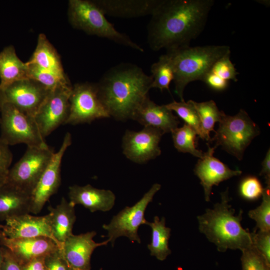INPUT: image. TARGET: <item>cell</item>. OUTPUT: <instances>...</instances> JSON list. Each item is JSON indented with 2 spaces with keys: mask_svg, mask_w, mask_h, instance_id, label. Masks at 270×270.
<instances>
[{
  "mask_svg": "<svg viewBox=\"0 0 270 270\" xmlns=\"http://www.w3.org/2000/svg\"><path fill=\"white\" fill-rule=\"evenodd\" d=\"M190 102L196 110L200 118L201 126L200 138L207 141L211 140L210 132L214 130L216 122H220L224 114L218 108L213 100L198 102L192 100Z\"/></svg>",
  "mask_w": 270,
  "mask_h": 270,
  "instance_id": "cell-27",
  "label": "cell"
},
{
  "mask_svg": "<svg viewBox=\"0 0 270 270\" xmlns=\"http://www.w3.org/2000/svg\"><path fill=\"white\" fill-rule=\"evenodd\" d=\"M220 202L214 204L213 208L197 216L198 228L208 240L214 244L220 252L228 249L244 250L252 246V233L244 229L241 224L243 211L238 215L229 204L232 198L228 188L220 193Z\"/></svg>",
  "mask_w": 270,
  "mask_h": 270,
  "instance_id": "cell-3",
  "label": "cell"
},
{
  "mask_svg": "<svg viewBox=\"0 0 270 270\" xmlns=\"http://www.w3.org/2000/svg\"><path fill=\"white\" fill-rule=\"evenodd\" d=\"M2 226V224H1ZM3 234L1 230V226L0 227V270H2V262L4 260V246L2 243V237Z\"/></svg>",
  "mask_w": 270,
  "mask_h": 270,
  "instance_id": "cell-43",
  "label": "cell"
},
{
  "mask_svg": "<svg viewBox=\"0 0 270 270\" xmlns=\"http://www.w3.org/2000/svg\"><path fill=\"white\" fill-rule=\"evenodd\" d=\"M68 20L74 28L90 35L108 39L140 52L144 49L126 34L117 30L94 0H70Z\"/></svg>",
  "mask_w": 270,
  "mask_h": 270,
  "instance_id": "cell-5",
  "label": "cell"
},
{
  "mask_svg": "<svg viewBox=\"0 0 270 270\" xmlns=\"http://www.w3.org/2000/svg\"><path fill=\"white\" fill-rule=\"evenodd\" d=\"M172 134L174 148L179 152L189 153L199 158L203 156L204 152L196 145L197 133L190 126L184 124L174 129Z\"/></svg>",
  "mask_w": 270,
  "mask_h": 270,
  "instance_id": "cell-29",
  "label": "cell"
},
{
  "mask_svg": "<svg viewBox=\"0 0 270 270\" xmlns=\"http://www.w3.org/2000/svg\"><path fill=\"white\" fill-rule=\"evenodd\" d=\"M264 189L258 178L250 176L242 180L239 186V192L243 198L254 200L262 196Z\"/></svg>",
  "mask_w": 270,
  "mask_h": 270,
  "instance_id": "cell-34",
  "label": "cell"
},
{
  "mask_svg": "<svg viewBox=\"0 0 270 270\" xmlns=\"http://www.w3.org/2000/svg\"><path fill=\"white\" fill-rule=\"evenodd\" d=\"M74 206L70 201L62 198L56 207H48L52 234L62 245L73 234L72 228L76 220Z\"/></svg>",
  "mask_w": 270,
  "mask_h": 270,
  "instance_id": "cell-23",
  "label": "cell"
},
{
  "mask_svg": "<svg viewBox=\"0 0 270 270\" xmlns=\"http://www.w3.org/2000/svg\"><path fill=\"white\" fill-rule=\"evenodd\" d=\"M12 154L8 145L0 139V186L6 182Z\"/></svg>",
  "mask_w": 270,
  "mask_h": 270,
  "instance_id": "cell-37",
  "label": "cell"
},
{
  "mask_svg": "<svg viewBox=\"0 0 270 270\" xmlns=\"http://www.w3.org/2000/svg\"><path fill=\"white\" fill-rule=\"evenodd\" d=\"M31 194L8 182L0 186V220L30 213Z\"/></svg>",
  "mask_w": 270,
  "mask_h": 270,
  "instance_id": "cell-22",
  "label": "cell"
},
{
  "mask_svg": "<svg viewBox=\"0 0 270 270\" xmlns=\"http://www.w3.org/2000/svg\"><path fill=\"white\" fill-rule=\"evenodd\" d=\"M164 134L160 130L150 126L139 132L126 130L122 138L123 154L138 164L154 159L161 154L159 144Z\"/></svg>",
  "mask_w": 270,
  "mask_h": 270,
  "instance_id": "cell-14",
  "label": "cell"
},
{
  "mask_svg": "<svg viewBox=\"0 0 270 270\" xmlns=\"http://www.w3.org/2000/svg\"><path fill=\"white\" fill-rule=\"evenodd\" d=\"M26 78H28L26 62L20 59L13 46L4 47L0 52V90Z\"/></svg>",
  "mask_w": 270,
  "mask_h": 270,
  "instance_id": "cell-25",
  "label": "cell"
},
{
  "mask_svg": "<svg viewBox=\"0 0 270 270\" xmlns=\"http://www.w3.org/2000/svg\"><path fill=\"white\" fill-rule=\"evenodd\" d=\"M28 66V76L52 90L58 86L72 85L68 78H63L50 72L42 70L36 66L26 62Z\"/></svg>",
  "mask_w": 270,
  "mask_h": 270,
  "instance_id": "cell-32",
  "label": "cell"
},
{
  "mask_svg": "<svg viewBox=\"0 0 270 270\" xmlns=\"http://www.w3.org/2000/svg\"><path fill=\"white\" fill-rule=\"evenodd\" d=\"M152 82L151 88H156L162 92L170 91V85L174 78V71L172 59L166 53L162 55L158 60L150 67Z\"/></svg>",
  "mask_w": 270,
  "mask_h": 270,
  "instance_id": "cell-28",
  "label": "cell"
},
{
  "mask_svg": "<svg viewBox=\"0 0 270 270\" xmlns=\"http://www.w3.org/2000/svg\"><path fill=\"white\" fill-rule=\"evenodd\" d=\"M132 120L144 126L161 130L164 134L172 132L178 127V117L165 105H158L150 100L148 96L134 113Z\"/></svg>",
  "mask_w": 270,
  "mask_h": 270,
  "instance_id": "cell-19",
  "label": "cell"
},
{
  "mask_svg": "<svg viewBox=\"0 0 270 270\" xmlns=\"http://www.w3.org/2000/svg\"><path fill=\"white\" fill-rule=\"evenodd\" d=\"M152 78L138 66L130 63L116 66L96 83L100 98L110 116L118 120L132 119L148 96Z\"/></svg>",
  "mask_w": 270,
  "mask_h": 270,
  "instance_id": "cell-2",
  "label": "cell"
},
{
  "mask_svg": "<svg viewBox=\"0 0 270 270\" xmlns=\"http://www.w3.org/2000/svg\"></svg>",
  "mask_w": 270,
  "mask_h": 270,
  "instance_id": "cell-44",
  "label": "cell"
},
{
  "mask_svg": "<svg viewBox=\"0 0 270 270\" xmlns=\"http://www.w3.org/2000/svg\"><path fill=\"white\" fill-rule=\"evenodd\" d=\"M262 168L260 176H263L266 186H270V151L268 150L266 156L262 162Z\"/></svg>",
  "mask_w": 270,
  "mask_h": 270,
  "instance_id": "cell-41",
  "label": "cell"
},
{
  "mask_svg": "<svg viewBox=\"0 0 270 270\" xmlns=\"http://www.w3.org/2000/svg\"><path fill=\"white\" fill-rule=\"evenodd\" d=\"M96 234L95 231L78 235L73 234L62 244L60 250L63 256L74 270H90L93 252L96 248L108 243V240L95 242L93 238Z\"/></svg>",
  "mask_w": 270,
  "mask_h": 270,
  "instance_id": "cell-17",
  "label": "cell"
},
{
  "mask_svg": "<svg viewBox=\"0 0 270 270\" xmlns=\"http://www.w3.org/2000/svg\"><path fill=\"white\" fill-rule=\"evenodd\" d=\"M2 224L3 234L12 239L46 237L53 240L60 248L62 244L54 238L50 224L48 213L43 216H34L26 214L12 217Z\"/></svg>",
  "mask_w": 270,
  "mask_h": 270,
  "instance_id": "cell-15",
  "label": "cell"
},
{
  "mask_svg": "<svg viewBox=\"0 0 270 270\" xmlns=\"http://www.w3.org/2000/svg\"><path fill=\"white\" fill-rule=\"evenodd\" d=\"M204 82L209 88L216 91H222L228 85V81L226 80L210 70L203 78Z\"/></svg>",
  "mask_w": 270,
  "mask_h": 270,
  "instance_id": "cell-39",
  "label": "cell"
},
{
  "mask_svg": "<svg viewBox=\"0 0 270 270\" xmlns=\"http://www.w3.org/2000/svg\"><path fill=\"white\" fill-rule=\"evenodd\" d=\"M213 0H161L151 15L147 40L154 51L190 46L202 32Z\"/></svg>",
  "mask_w": 270,
  "mask_h": 270,
  "instance_id": "cell-1",
  "label": "cell"
},
{
  "mask_svg": "<svg viewBox=\"0 0 270 270\" xmlns=\"http://www.w3.org/2000/svg\"><path fill=\"white\" fill-rule=\"evenodd\" d=\"M147 225L150 227L152 232L151 242L148 245L150 254L159 260H164L172 253L168 247L171 229L166 226L164 217L160 219L155 216L154 221L148 222Z\"/></svg>",
  "mask_w": 270,
  "mask_h": 270,
  "instance_id": "cell-26",
  "label": "cell"
},
{
  "mask_svg": "<svg viewBox=\"0 0 270 270\" xmlns=\"http://www.w3.org/2000/svg\"><path fill=\"white\" fill-rule=\"evenodd\" d=\"M44 258L32 260L22 265V270H46Z\"/></svg>",
  "mask_w": 270,
  "mask_h": 270,
  "instance_id": "cell-42",
  "label": "cell"
},
{
  "mask_svg": "<svg viewBox=\"0 0 270 270\" xmlns=\"http://www.w3.org/2000/svg\"><path fill=\"white\" fill-rule=\"evenodd\" d=\"M54 153L49 146H27L22 157L10 168L6 182L31 194Z\"/></svg>",
  "mask_w": 270,
  "mask_h": 270,
  "instance_id": "cell-9",
  "label": "cell"
},
{
  "mask_svg": "<svg viewBox=\"0 0 270 270\" xmlns=\"http://www.w3.org/2000/svg\"><path fill=\"white\" fill-rule=\"evenodd\" d=\"M27 62L42 70L63 78H68L60 56L44 34L38 35L34 51Z\"/></svg>",
  "mask_w": 270,
  "mask_h": 270,
  "instance_id": "cell-24",
  "label": "cell"
},
{
  "mask_svg": "<svg viewBox=\"0 0 270 270\" xmlns=\"http://www.w3.org/2000/svg\"><path fill=\"white\" fill-rule=\"evenodd\" d=\"M50 90L34 80H21L0 90V104H10L34 118Z\"/></svg>",
  "mask_w": 270,
  "mask_h": 270,
  "instance_id": "cell-11",
  "label": "cell"
},
{
  "mask_svg": "<svg viewBox=\"0 0 270 270\" xmlns=\"http://www.w3.org/2000/svg\"><path fill=\"white\" fill-rule=\"evenodd\" d=\"M165 106L171 111L174 112L184 122V124L192 128L200 138L201 126L200 118L190 100L188 102L174 100Z\"/></svg>",
  "mask_w": 270,
  "mask_h": 270,
  "instance_id": "cell-30",
  "label": "cell"
},
{
  "mask_svg": "<svg viewBox=\"0 0 270 270\" xmlns=\"http://www.w3.org/2000/svg\"><path fill=\"white\" fill-rule=\"evenodd\" d=\"M0 226H1V224H0Z\"/></svg>",
  "mask_w": 270,
  "mask_h": 270,
  "instance_id": "cell-45",
  "label": "cell"
},
{
  "mask_svg": "<svg viewBox=\"0 0 270 270\" xmlns=\"http://www.w3.org/2000/svg\"><path fill=\"white\" fill-rule=\"evenodd\" d=\"M242 252V270H270V264L253 245Z\"/></svg>",
  "mask_w": 270,
  "mask_h": 270,
  "instance_id": "cell-33",
  "label": "cell"
},
{
  "mask_svg": "<svg viewBox=\"0 0 270 270\" xmlns=\"http://www.w3.org/2000/svg\"><path fill=\"white\" fill-rule=\"evenodd\" d=\"M252 245L270 264V231L253 232Z\"/></svg>",
  "mask_w": 270,
  "mask_h": 270,
  "instance_id": "cell-36",
  "label": "cell"
},
{
  "mask_svg": "<svg viewBox=\"0 0 270 270\" xmlns=\"http://www.w3.org/2000/svg\"><path fill=\"white\" fill-rule=\"evenodd\" d=\"M215 146L211 148L208 144V150L199 158L194 172L200 180L203 187L205 200L210 201L212 190L214 186L226 180L242 174L240 170H232L214 156Z\"/></svg>",
  "mask_w": 270,
  "mask_h": 270,
  "instance_id": "cell-16",
  "label": "cell"
},
{
  "mask_svg": "<svg viewBox=\"0 0 270 270\" xmlns=\"http://www.w3.org/2000/svg\"><path fill=\"white\" fill-rule=\"evenodd\" d=\"M0 139L8 146L20 144H24L27 146H48L34 118L10 104L0 105Z\"/></svg>",
  "mask_w": 270,
  "mask_h": 270,
  "instance_id": "cell-7",
  "label": "cell"
},
{
  "mask_svg": "<svg viewBox=\"0 0 270 270\" xmlns=\"http://www.w3.org/2000/svg\"><path fill=\"white\" fill-rule=\"evenodd\" d=\"M46 270H74L63 256L60 248L44 258Z\"/></svg>",
  "mask_w": 270,
  "mask_h": 270,
  "instance_id": "cell-38",
  "label": "cell"
},
{
  "mask_svg": "<svg viewBox=\"0 0 270 270\" xmlns=\"http://www.w3.org/2000/svg\"><path fill=\"white\" fill-rule=\"evenodd\" d=\"M68 195L74 206L80 204L92 212H108L115 204L116 196L112 191L96 188L90 184L70 186Z\"/></svg>",
  "mask_w": 270,
  "mask_h": 270,
  "instance_id": "cell-20",
  "label": "cell"
},
{
  "mask_svg": "<svg viewBox=\"0 0 270 270\" xmlns=\"http://www.w3.org/2000/svg\"><path fill=\"white\" fill-rule=\"evenodd\" d=\"M109 117L98 96L96 83L85 82L72 86L69 115L65 124L90 123L96 119Z\"/></svg>",
  "mask_w": 270,
  "mask_h": 270,
  "instance_id": "cell-10",
  "label": "cell"
},
{
  "mask_svg": "<svg viewBox=\"0 0 270 270\" xmlns=\"http://www.w3.org/2000/svg\"><path fill=\"white\" fill-rule=\"evenodd\" d=\"M72 86H62L50 90L38 112L34 120L45 138L62 124H65L70 112V96Z\"/></svg>",
  "mask_w": 270,
  "mask_h": 270,
  "instance_id": "cell-12",
  "label": "cell"
},
{
  "mask_svg": "<svg viewBox=\"0 0 270 270\" xmlns=\"http://www.w3.org/2000/svg\"><path fill=\"white\" fill-rule=\"evenodd\" d=\"M4 247L2 270H22V265L12 253L7 248Z\"/></svg>",
  "mask_w": 270,
  "mask_h": 270,
  "instance_id": "cell-40",
  "label": "cell"
},
{
  "mask_svg": "<svg viewBox=\"0 0 270 270\" xmlns=\"http://www.w3.org/2000/svg\"><path fill=\"white\" fill-rule=\"evenodd\" d=\"M270 186H266L262 194V202L256 208L248 212V216L256 222L254 232L270 231Z\"/></svg>",
  "mask_w": 270,
  "mask_h": 270,
  "instance_id": "cell-31",
  "label": "cell"
},
{
  "mask_svg": "<svg viewBox=\"0 0 270 270\" xmlns=\"http://www.w3.org/2000/svg\"><path fill=\"white\" fill-rule=\"evenodd\" d=\"M2 243L22 266L60 248L52 239L43 236L12 239L3 234Z\"/></svg>",
  "mask_w": 270,
  "mask_h": 270,
  "instance_id": "cell-18",
  "label": "cell"
},
{
  "mask_svg": "<svg viewBox=\"0 0 270 270\" xmlns=\"http://www.w3.org/2000/svg\"><path fill=\"white\" fill-rule=\"evenodd\" d=\"M106 16L136 18L152 15L161 0H94Z\"/></svg>",
  "mask_w": 270,
  "mask_h": 270,
  "instance_id": "cell-21",
  "label": "cell"
},
{
  "mask_svg": "<svg viewBox=\"0 0 270 270\" xmlns=\"http://www.w3.org/2000/svg\"><path fill=\"white\" fill-rule=\"evenodd\" d=\"M160 188V184H154L134 206H126L114 216L108 224L102 226V228L108 232V242L114 246L116 240L120 236H126L132 242H141L138 229L142 224L147 225L148 222L144 218L146 210Z\"/></svg>",
  "mask_w": 270,
  "mask_h": 270,
  "instance_id": "cell-8",
  "label": "cell"
},
{
  "mask_svg": "<svg viewBox=\"0 0 270 270\" xmlns=\"http://www.w3.org/2000/svg\"><path fill=\"white\" fill-rule=\"evenodd\" d=\"M260 132L257 124L244 110H240L234 116L224 114L211 140L215 141L216 148L220 146L240 160L246 148Z\"/></svg>",
  "mask_w": 270,
  "mask_h": 270,
  "instance_id": "cell-6",
  "label": "cell"
},
{
  "mask_svg": "<svg viewBox=\"0 0 270 270\" xmlns=\"http://www.w3.org/2000/svg\"><path fill=\"white\" fill-rule=\"evenodd\" d=\"M72 136L66 134L62 144L56 152H54L46 168L40 176L31 194L30 212L38 214L52 196L58 191L60 184V169L63 156L72 144Z\"/></svg>",
  "mask_w": 270,
  "mask_h": 270,
  "instance_id": "cell-13",
  "label": "cell"
},
{
  "mask_svg": "<svg viewBox=\"0 0 270 270\" xmlns=\"http://www.w3.org/2000/svg\"><path fill=\"white\" fill-rule=\"evenodd\" d=\"M172 61L174 92L184 101V92L190 82L200 80L210 70L213 64L222 56L230 54L228 46H187L167 50Z\"/></svg>",
  "mask_w": 270,
  "mask_h": 270,
  "instance_id": "cell-4",
  "label": "cell"
},
{
  "mask_svg": "<svg viewBox=\"0 0 270 270\" xmlns=\"http://www.w3.org/2000/svg\"><path fill=\"white\" fill-rule=\"evenodd\" d=\"M210 70L226 80L238 81L237 76L238 73L230 60V54L218 60L213 64Z\"/></svg>",
  "mask_w": 270,
  "mask_h": 270,
  "instance_id": "cell-35",
  "label": "cell"
}]
</instances>
